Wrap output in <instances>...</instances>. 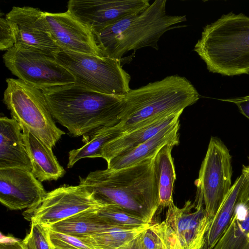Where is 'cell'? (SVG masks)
<instances>
[{
  "mask_svg": "<svg viewBox=\"0 0 249 249\" xmlns=\"http://www.w3.org/2000/svg\"><path fill=\"white\" fill-rule=\"evenodd\" d=\"M150 225L134 229L113 227L82 237L96 249H117L142 233Z\"/></svg>",
  "mask_w": 249,
  "mask_h": 249,
  "instance_id": "d4e9b609",
  "label": "cell"
},
{
  "mask_svg": "<svg viewBox=\"0 0 249 249\" xmlns=\"http://www.w3.org/2000/svg\"><path fill=\"white\" fill-rule=\"evenodd\" d=\"M5 18L13 31L15 46L53 56L60 50L51 36L44 12L32 7L14 6Z\"/></svg>",
  "mask_w": 249,
  "mask_h": 249,
  "instance_id": "4fadbf2b",
  "label": "cell"
},
{
  "mask_svg": "<svg viewBox=\"0 0 249 249\" xmlns=\"http://www.w3.org/2000/svg\"><path fill=\"white\" fill-rule=\"evenodd\" d=\"M142 245L143 249H164L156 224L151 225L142 232Z\"/></svg>",
  "mask_w": 249,
  "mask_h": 249,
  "instance_id": "f1b7e54d",
  "label": "cell"
},
{
  "mask_svg": "<svg viewBox=\"0 0 249 249\" xmlns=\"http://www.w3.org/2000/svg\"><path fill=\"white\" fill-rule=\"evenodd\" d=\"M54 57L72 75L77 85L119 97L130 89L131 76L123 68L120 60L62 50Z\"/></svg>",
  "mask_w": 249,
  "mask_h": 249,
  "instance_id": "52a82bcc",
  "label": "cell"
},
{
  "mask_svg": "<svg viewBox=\"0 0 249 249\" xmlns=\"http://www.w3.org/2000/svg\"><path fill=\"white\" fill-rule=\"evenodd\" d=\"M17 168L31 171L32 164L22 129L13 118H0V169Z\"/></svg>",
  "mask_w": 249,
  "mask_h": 249,
  "instance_id": "2e32d148",
  "label": "cell"
},
{
  "mask_svg": "<svg viewBox=\"0 0 249 249\" xmlns=\"http://www.w3.org/2000/svg\"><path fill=\"white\" fill-rule=\"evenodd\" d=\"M51 229L48 225L31 222L29 233L21 241L25 249H54L50 238Z\"/></svg>",
  "mask_w": 249,
  "mask_h": 249,
  "instance_id": "4316f807",
  "label": "cell"
},
{
  "mask_svg": "<svg viewBox=\"0 0 249 249\" xmlns=\"http://www.w3.org/2000/svg\"><path fill=\"white\" fill-rule=\"evenodd\" d=\"M6 82L3 101L12 118L52 148L65 133L56 126L43 91L19 79Z\"/></svg>",
  "mask_w": 249,
  "mask_h": 249,
  "instance_id": "8992f818",
  "label": "cell"
},
{
  "mask_svg": "<svg viewBox=\"0 0 249 249\" xmlns=\"http://www.w3.org/2000/svg\"><path fill=\"white\" fill-rule=\"evenodd\" d=\"M0 249H25L21 241L13 240L9 242H1Z\"/></svg>",
  "mask_w": 249,
  "mask_h": 249,
  "instance_id": "d6a6232c",
  "label": "cell"
},
{
  "mask_svg": "<svg viewBox=\"0 0 249 249\" xmlns=\"http://www.w3.org/2000/svg\"><path fill=\"white\" fill-rule=\"evenodd\" d=\"M182 113L162 117L107 143L103 149L101 158L108 162L116 156L135 148L147 141L168 125L179 120Z\"/></svg>",
  "mask_w": 249,
  "mask_h": 249,
  "instance_id": "ffe728a7",
  "label": "cell"
},
{
  "mask_svg": "<svg viewBox=\"0 0 249 249\" xmlns=\"http://www.w3.org/2000/svg\"><path fill=\"white\" fill-rule=\"evenodd\" d=\"M50 238L54 249H96L84 238L51 230Z\"/></svg>",
  "mask_w": 249,
  "mask_h": 249,
  "instance_id": "83f0119b",
  "label": "cell"
},
{
  "mask_svg": "<svg viewBox=\"0 0 249 249\" xmlns=\"http://www.w3.org/2000/svg\"><path fill=\"white\" fill-rule=\"evenodd\" d=\"M99 210L86 211L49 226L52 231L78 237L91 235L115 227L101 219L98 214Z\"/></svg>",
  "mask_w": 249,
  "mask_h": 249,
  "instance_id": "7402d4cb",
  "label": "cell"
},
{
  "mask_svg": "<svg viewBox=\"0 0 249 249\" xmlns=\"http://www.w3.org/2000/svg\"><path fill=\"white\" fill-rule=\"evenodd\" d=\"M211 220L207 214L202 195L197 189L194 202L188 200L181 208L171 203L164 221L180 249H199Z\"/></svg>",
  "mask_w": 249,
  "mask_h": 249,
  "instance_id": "8fae6325",
  "label": "cell"
},
{
  "mask_svg": "<svg viewBox=\"0 0 249 249\" xmlns=\"http://www.w3.org/2000/svg\"><path fill=\"white\" fill-rule=\"evenodd\" d=\"M15 39L12 28L5 17L0 18V49L7 51L15 46Z\"/></svg>",
  "mask_w": 249,
  "mask_h": 249,
  "instance_id": "f546056e",
  "label": "cell"
},
{
  "mask_svg": "<svg viewBox=\"0 0 249 249\" xmlns=\"http://www.w3.org/2000/svg\"><path fill=\"white\" fill-rule=\"evenodd\" d=\"M124 134L117 124L83 136V141L85 144L80 148L69 152L67 167L71 168L77 161L84 158H101L104 147Z\"/></svg>",
  "mask_w": 249,
  "mask_h": 249,
  "instance_id": "603a6c76",
  "label": "cell"
},
{
  "mask_svg": "<svg viewBox=\"0 0 249 249\" xmlns=\"http://www.w3.org/2000/svg\"><path fill=\"white\" fill-rule=\"evenodd\" d=\"M244 180L243 174L232 185L215 215L211 220L199 249H213L231 220L239 201Z\"/></svg>",
  "mask_w": 249,
  "mask_h": 249,
  "instance_id": "44dd1931",
  "label": "cell"
},
{
  "mask_svg": "<svg viewBox=\"0 0 249 249\" xmlns=\"http://www.w3.org/2000/svg\"><path fill=\"white\" fill-rule=\"evenodd\" d=\"M98 214L107 224L119 228L134 229L150 224L113 205H106L98 211Z\"/></svg>",
  "mask_w": 249,
  "mask_h": 249,
  "instance_id": "484cf974",
  "label": "cell"
},
{
  "mask_svg": "<svg viewBox=\"0 0 249 249\" xmlns=\"http://www.w3.org/2000/svg\"><path fill=\"white\" fill-rule=\"evenodd\" d=\"M142 232L117 249H143L142 245Z\"/></svg>",
  "mask_w": 249,
  "mask_h": 249,
  "instance_id": "1f68e13d",
  "label": "cell"
},
{
  "mask_svg": "<svg viewBox=\"0 0 249 249\" xmlns=\"http://www.w3.org/2000/svg\"><path fill=\"white\" fill-rule=\"evenodd\" d=\"M106 205L97 201L80 184L64 185L47 193L28 218L31 222L49 226L86 211L99 210Z\"/></svg>",
  "mask_w": 249,
  "mask_h": 249,
  "instance_id": "30bf717a",
  "label": "cell"
},
{
  "mask_svg": "<svg viewBox=\"0 0 249 249\" xmlns=\"http://www.w3.org/2000/svg\"><path fill=\"white\" fill-rule=\"evenodd\" d=\"M25 147L32 164L31 172L41 182L57 180L65 170L50 148L28 129L20 126Z\"/></svg>",
  "mask_w": 249,
  "mask_h": 249,
  "instance_id": "d6986e66",
  "label": "cell"
},
{
  "mask_svg": "<svg viewBox=\"0 0 249 249\" xmlns=\"http://www.w3.org/2000/svg\"><path fill=\"white\" fill-rule=\"evenodd\" d=\"M46 193L31 171L17 168L0 169V202L8 209H26L23 214L28 218Z\"/></svg>",
  "mask_w": 249,
  "mask_h": 249,
  "instance_id": "5bb4252c",
  "label": "cell"
},
{
  "mask_svg": "<svg viewBox=\"0 0 249 249\" xmlns=\"http://www.w3.org/2000/svg\"><path fill=\"white\" fill-rule=\"evenodd\" d=\"M166 0H156L137 14L125 18L94 34L103 55L121 60L132 50L144 47L159 50L158 42L166 32L186 20V16L166 14Z\"/></svg>",
  "mask_w": 249,
  "mask_h": 249,
  "instance_id": "5b68a950",
  "label": "cell"
},
{
  "mask_svg": "<svg viewBox=\"0 0 249 249\" xmlns=\"http://www.w3.org/2000/svg\"><path fill=\"white\" fill-rule=\"evenodd\" d=\"M51 36L60 50L94 55H103L92 31L68 10L44 12Z\"/></svg>",
  "mask_w": 249,
  "mask_h": 249,
  "instance_id": "9a60e30c",
  "label": "cell"
},
{
  "mask_svg": "<svg viewBox=\"0 0 249 249\" xmlns=\"http://www.w3.org/2000/svg\"><path fill=\"white\" fill-rule=\"evenodd\" d=\"M242 174H243L245 178L249 180V164L247 166H243Z\"/></svg>",
  "mask_w": 249,
  "mask_h": 249,
  "instance_id": "e575fe53",
  "label": "cell"
},
{
  "mask_svg": "<svg viewBox=\"0 0 249 249\" xmlns=\"http://www.w3.org/2000/svg\"><path fill=\"white\" fill-rule=\"evenodd\" d=\"M175 241L171 238L165 239L163 241L164 249H175Z\"/></svg>",
  "mask_w": 249,
  "mask_h": 249,
  "instance_id": "836d02e7",
  "label": "cell"
},
{
  "mask_svg": "<svg viewBox=\"0 0 249 249\" xmlns=\"http://www.w3.org/2000/svg\"><path fill=\"white\" fill-rule=\"evenodd\" d=\"M166 144L156 154L154 158V166L158 178L159 189L160 206L168 207L173 202V192L176 179L173 159L171 151L174 147Z\"/></svg>",
  "mask_w": 249,
  "mask_h": 249,
  "instance_id": "cb8c5ba5",
  "label": "cell"
},
{
  "mask_svg": "<svg viewBox=\"0 0 249 249\" xmlns=\"http://www.w3.org/2000/svg\"><path fill=\"white\" fill-rule=\"evenodd\" d=\"M194 50L212 73L249 74V17L232 12L222 15L203 28Z\"/></svg>",
  "mask_w": 249,
  "mask_h": 249,
  "instance_id": "277c9868",
  "label": "cell"
},
{
  "mask_svg": "<svg viewBox=\"0 0 249 249\" xmlns=\"http://www.w3.org/2000/svg\"><path fill=\"white\" fill-rule=\"evenodd\" d=\"M200 98L191 82L178 75L131 89L122 98L117 125L124 134L158 119L182 113Z\"/></svg>",
  "mask_w": 249,
  "mask_h": 249,
  "instance_id": "3957f363",
  "label": "cell"
},
{
  "mask_svg": "<svg viewBox=\"0 0 249 249\" xmlns=\"http://www.w3.org/2000/svg\"><path fill=\"white\" fill-rule=\"evenodd\" d=\"M150 4L148 0H70L67 10L94 34Z\"/></svg>",
  "mask_w": 249,
  "mask_h": 249,
  "instance_id": "7c38bea8",
  "label": "cell"
},
{
  "mask_svg": "<svg viewBox=\"0 0 249 249\" xmlns=\"http://www.w3.org/2000/svg\"><path fill=\"white\" fill-rule=\"evenodd\" d=\"M43 92L53 119L74 136L120 123L123 97L96 92L75 83Z\"/></svg>",
  "mask_w": 249,
  "mask_h": 249,
  "instance_id": "7a4b0ae2",
  "label": "cell"
},
{
  "mask_svg": "<svg viewBox=\"0 0 249 249\" xmlns=\"http://www.w3.org/2000/svg\"><path fill=\"white\" fill-rule=\"evenodd\" d=\"M154 157L124 168L90 172L80 177L79 184L100 203L115 205L150 224L160 206Z\"/></svg>",
  "mask_w": 249,
  "mask_h": 249,
  "instance_id": "6da1fadb",
  "label": "cell"
},
{
  "mask_svg": "<svg viewBox=\"0 0 249 249\" xmlns=\"http://www.w3.org/2000/svg\"><path fill=\"white\" fill-rule=\"evenodd\" d=\"M179 126V120L168 125L135 148L112 158L107 163V168L117 170L129 167L154 157L166 144L178 145Z\"/></svg>",
  "mask_w": 249,
  "mask_h": 249,
  "instance_id": "e0dca14e",
  "label": "cell"
},
{
  "mask_svg": "<svg viewBox=\"0 0 249 249\" xmlns=\"http://www.w3.org/2000/svg\"><path fill=\"white\" fill-rule=\"evenodd\" d=\"M213 249H249V181L245 178L234 214Z\"/></svg>",
  "mask_w": 249,
  "mask_h": 249,
  "instance_id": "ac0fdd59",
  "label": "cell"
},
{
  "mask_svg": "<svg viewBox=\"0 0 249 249\" xmlns=\"http://www.w3.org/2000/svg\"><path fill=\"white\" fill-rule=\"evenodd\" d=\"M220 100L234 104L237 107L240 113L249 119V95Z\"/></svg>",
  "mask_w": 249,
  "mask_h": 249,
  "instance_id": "4dcf8cb0",
  "label": "cell"
},
{
  "mask_svg": "<svg viewBox=\"0 0 249 249\" xmlns=\"http://www.w3.org/2000/svg\"><path fill=\"white\" fill-rule=\"evenodd\" d=\"M5 66L25 83L42 91L75 83V78L54 56L14 46L3 55Z\"/></svg>",
  "mask_w": 249,
  "mask_h": 249,
  "instance_id": "ba28073f",
  "label": "cell"
},
{
  "mask_svg": "<svg viewBox=\"0 0 249 249\" xmlns=\"http://www.w3.org/2000/svg\"><path fill=\"white\" fill-rule=\"evenodd\" d=\"M231 156L218 138L211 137L195 181L207 215L213 219L231 187Z\"/></svg>",
  "mask_w": 249,
  "mask_h": 249,
  "instance_id": "9c48e42d",
  "label": "cell"
}]
</instances>
